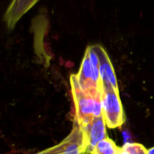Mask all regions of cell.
Instances as JSON below:
<instances>
[{"instance_id": "6da1fadb", "label": "cell", "mask_w": 154, "mask_h": 154, "mask_svg": "<svg viewBox=\"0 0 154 154\" xmlns=\"http://www.w3.org/2000/svg\"><path fill=\"white\" fill-rule=\"evenodd\" d=\"M70 81L76 111L75 120L83 128L95 117L102 114V90H82L78 84L76 75H71Z\"/></svg>"}, {"instance_id": "7a4b0ae2", "label": "cell", "mask_w": 154, "mask_h": 154, "mask_svg": "<svg viewBox=\"0 0 154 154\" xmlns=\"http://www.w3.org/2000/svg\"><path fill=\"white\" fill-rule=\"evenodd\" d=\"M102 114L110 129L120 127L126 120L119 90L112 87L102 89Z\"/></svg>"}, {"instance_id": "3957f363", "label": "cell", "mask_w": 154, "mask_h": 154, "mask_svg": "<svg viewBox=\"0 0 154 154\" xmlns=\"http://www.w3.org/2000/svg\"><path fill=\"white\" fill-rule=\"evenodd\" d=\"M106 126L105 118L102 114L95 117L90 123L81 128L84 133L86 154H92L98 143L108 138Z\"/></svg>"}, {"instance_id": "277c9868", "label": "cell", "mask_w": 154, "mask_h": 154, "mask_svg": "<svg viewBox=\"0 0 154 154\" xmlns=\"http://www.w3.org/2000/svg\"><path fill=\"white\" fill-rule=\"evenodd\" d=\"M93 48L99 57L101 88L112 87L119 90L114 69L106 51L99 45H93Z\"/></svg>"}, {"instance_id": "5b68a950", "label": "cell", "mask_w": 154, "mask_h": 154, "mask_svg": "<svg viewBox=\"0 0 154 154\" xmlns=\"http://www.w3.org/2000/svg\"><path fill=\"white\" fill-rule=\"evenodd\" d=\"M38 0H12L4 15L7 28L12 30L20 19L37 3Z\"/></svg>"}, {"instance_id": "8992f818", "label": "cell", "mask_w": 154, "mask_h": 154, "mask_svg": "<svg viewBox=\"0 0 154 154\" xmlns=\"http://www.w3.org/2000/svg\"><path fill=\"white\" fill-rule=\"evenodd\" d=\"M69 143L65 150L60 154H86L83 130L76 120L74 122L72 132L68 135Z\"/></svg>"}, {"instance_id": "52a82bcc", "label": "cell", "mask_w": 154, "mask_h": 154, "mask_svg": "<svg viewBox=\"0 0 154 154\" xmlns=\"http://www.w3.org/2000/svg\"><path fill=\"white\" fill-rule=\"evenodd\" d=\"M77 80L79 84L80 87L84 90H101L100 88L96 85L93 79V74H92L91 65H90V57H89L88 51L86 50L84 57L81 63V68L76 75Z\"/></svg>"}, {"instance_id": "ba28073f", "label": "cell", "mask_w": 154, "mask_h": 154, "mask_svg": "<svg viewBox=\"0 0 154 154\" xmlns=\"http://www.w3.org/2000/svg\"><path fill=\"white\" fill-rule=\"evenodd\" d=\"M120 150L113 140L106 138L98 143L92 154H118Z\"/></svg>"}, {"instance_id": "9c48e42d", "label": "cell", "mask_w": 154, "mask_h": 154, "mask_svg": "<svg viewBox=\"0 0 154 154\" xmlns=\"http://www.w3.org/2000/svg\"><path fill=\"white\" fill-rule=\"evenodd\" d=\"M87 51L89 53V57L90 60V65H91L92 74H93V79L96 85L99 88H101V81H100V73H99V60L97 54L95 52L93 46H90L87 48Z\"/></svg>"}, {"instance_id": "30bf717a", "label": "cell", "mask_w": 154, "mask_h": 154, "mask_svg": "<svg viewBox=\"0 0 154 154\" xmlns=\"http://www.w3.org/2000/svg\"><path fill=\"white\" fill-rule=\"evenodd\" d=\"M129 154H147V150L141 144L138 143H126L123 146Z\"/></svg>"}, {"instance_id": "8fae6325", "label": "cell", "mask_w": 154, "mask_h": 154, "mask_svg": "<svg viewBox=\"0 0 154 154\" xmlns=\"http://www.w3.org/2000/svg\"><path fill=\"white\" fill-rule=\"evenodd\" d=\"M35 154H58V150H57V146H54V147H50V148L46 149L43 151H41Z\"/></svg>"}, {"instance_id": "7c38bea8", "label": "cell", "mask_w": 154, "mask_h": 154, "mask_svg": "<svg viewBox=\"0 0 154 154\" xmlns=\"http://www.w3.org/2000/svg\"><path fill=\"white\" fill-rule=\"evenodd\" d=\"M118 154H129V152L127 151V150H126V149L124 148V147H121L120 150V151H119Z\"/></svg>"}, {"instance_id": "4fadbf2b", "label": "cell", "mask_w": 154, "mask_h": 154, "mask_svg": "<svg viewBox=\"0 0 154 154\" xmlns=\"http://www.w3.org/2000/svg\"><path fill=\"white\" fill-rule=\"evenodd\" d=\"M147 154H154V147L147 150Z\"/></svg>"}]
</instances>
